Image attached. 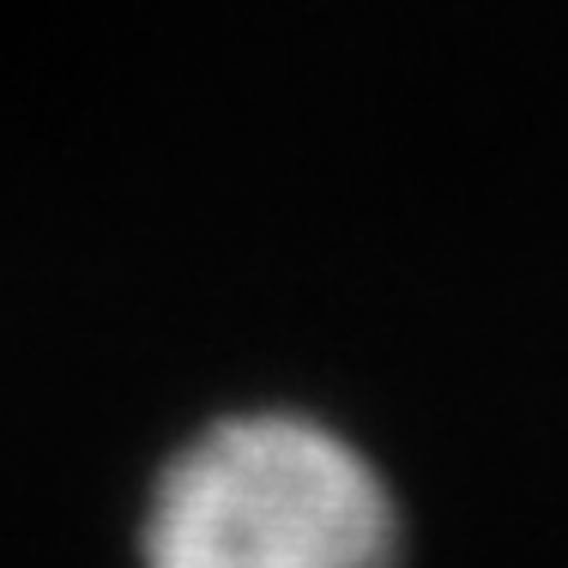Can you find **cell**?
Masks as SVG:
<instances>
[{
    "label": "cell",
    "mask_w": 568,
    "mask_h": 568,
    "mask_svg": "<svg viewBox=\"0 0 568 568\" xmlns=\"http://www.w3.org/2000/svg\"><path fill=\"white\" fill-rule=\"evenodd\" d=\"M140 550L145 568H394L399 508L339 429L242 412L164 466Z\"/></svg>",
    "instance_id": "1"
}]
</instances>
